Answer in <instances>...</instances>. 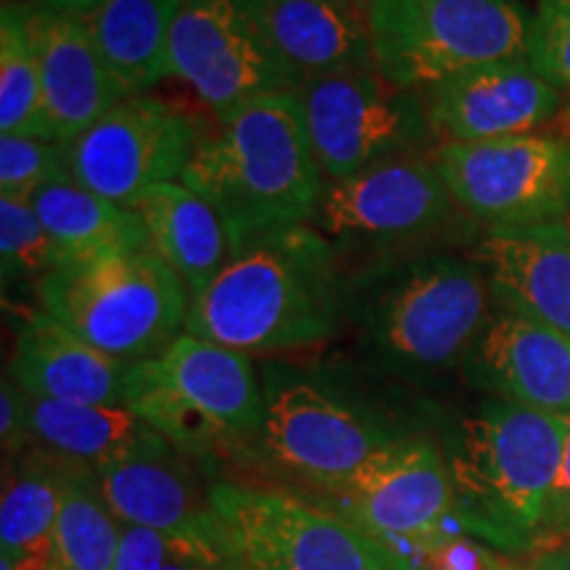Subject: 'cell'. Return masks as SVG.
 Returning a JSON list of instances; mask_svg holds the SVG:
<instances>
[{"instance_id":"obj_25","label":"cell","mask_w":570,"mask_h":570,"mask_svg":"<svg viewBox=\"0 0 570 570\" xmlns=\"http://www.w3.org/2000/svg\"><path fill=\"white\" fill-rule=\"evenodd\" d=\"M183 0H106L82 19L125 96H146L169 77V35Z\"/></svg>"},{"instance_id":"obj_3","label":"cell","mask_w":570,"mask_h":570,"mask_svg":"<svg viewBox=\"0 0 570 570\" xmlns=\"http://www.w3.org/2000/svg\"><path fill=\"white\" fill-rule=\"evenodd\" d=\"M566 433V417L504 399H489L462 417L444 452L458 529L504 552L537 547Z\"/></svg>"},{"instance_id":"obj_34","label":"cell","mask_w":570,"mask_h":570,"mask_svg":"<svg viewBox=\"0 0 570 570\" xmlns=\"http://www.w3.org/2000/svg\"><path fill=\"white\" fill-rule=\"evenodd\" d=\"M428 570H508L504 560L481 539L441 537L425 547Z\"/></svg>"},{"instance_id":"obj_10","label":"cell","mask_w":570,"mask_h":570,"mask_svg":"<svg viewBox=\"0 0 570 570\" xmlns=\"http://www.w3.org/2000/svg\"><path fill=\"white\" fill-rule=\"evenodd\" d=\"M169 77L219 122L256 98L294 90L269 35L267 0H183L169 35Z\"/></svg>"},{"instance_id":"obj_6","label":"cell","mask_w":570,"mask_h":570,"mask_svg":"<svg viewBox=\"0 0 570 570\" xmlns=\"http://www.w3.org/2000/svg\"><path fill=\"white\" fill-rule=\"evenodd\" d=\"M127 407L180 452L202 458L252 441L265 394L248 354L183 333L156 360L135 362Z\"/></svg>"},{"instance_id":"obj_24","label":"cell","mask_w":570,"mask_h":570,"mask_svg":"<svg viewBox=\"0 0 570 570\" xmlns=\"http://www.w3.org/2000/svg\"><path fill=\"white\" fill-rule=\"evenodd\" d=\"M11 460L0 499V562L13 570H48L63 491L80 462L59 458L38 444Z\"/></svg>"},{"instance_id":"obj_12","label":"cell","mask_w":570,"mask_h":570,"mask_svg":"<svg viewBox=\"0 0 570 570\" xmlns=\"http://www.w3.org/2000/svg\"><path fill=\"white\" fill-rule=\"evenodd\" d=\"M325 180H344L431 135L420 92L389 82L377 67L315 77L294 90Z\"/></svg>"},{"instance_id":"obj_41","label":"cell","mask_w":570,"mask_h":570,"mask_svg":"<svg viewBox=\"0 0 570 570\" xmlns=\"http://www.w3.org/2000/svg\"><path fill=\"white\" fill-rule=\"evenodd\" d=\"M202 570H252V568H246L244 562L235 560V558H230V554L225 552L223 558H217V560H209V562H206V566H204Z\"/></svg>"},{"instance_id":"obj_17","label":"cell","mask_w":570,"mask_h":570,"mask_svg":"<svg viewBox=\"0 0 570 570\" xmlns=\"http://www.w3.org/2000/svg\"><path fill=\"white\" fill-rule=\"evenodd\" d=\"M462 365L494 399L570 417V338L550 325L494 304Z\"/></svg>"},{"instance_id":"obj_26","label":"cell","mask_w":570,"mask_h":570,"mask_svg":"<svg viewBox=\"0 0 570 570\" xmlns=\"http://www.w3.org/2000/svg\"><path fill=\"white\" fill-rule=\"evenodd\" d=\"M30 420L32 444L90 470L169 444L156 428L122 404L48 402L30 396Z\"/></svg>"},{"instance_id":"obj_18","label":"cell","mask_w":570,"mask_h":570,"mask_svg":"<svg viewBox=\"0 0 570 570\" xmlns=\"http://www.w3.org/2000/svg\"><path fill=\"white\" fill-rule=\"evenodd\" d=\"M24 13L40 67L38 138L67 146L127 96L104 67L82 19L40 6Z\"/></svg>"},{"instance_id":"obj_4","label":"cell","mask_w":570,"mask_h":570,"mask_svg":"<svg viewBox=\"0 0 570 570\" xmlns=\"http://www.w3.org/2000/svg\"><path fill=\"white\" fill-rule=\"evenodd\" d=\"M40 312L125 362H148L185 333L190 291L151 248L61 262L38 283Z\"/></svg>"},{"instance_id":"obj_44","label":"cell","mask_w":570,"mask_h":570,"mask_svg":"<svg viewBox=\"0 0 570 570\" xmlns=\"http://www.w3.org/2000/svg\"><path fill=\"white\" fill-rule=\"evenodd\" d=\"M566 225H568V233H570V214L566 217Z\"/></svg>"},{"instance_id":"obj_16","label":"cell","mask_w":570,"mask_h":570,"mask_svg":"<svg viewBox=\"0 0 570 570\" xmlns=\"http://www.w3.org/2000/svg\"><path fill=\"white\" fill-rule=\"evenodd\" d=\"M420 98L441 142H483L544 132L566 114L568 96L523 56L460 71Z\"/></svg>"},{"instance_id":"obj_30","label":"cell","mask_w":570,"mask_h":570,"mask_svg":"<svg viewBox=\"0 0 570 570\" xmlns=\"http://www.w3.org/2000/svg\"><path fill=\"white\" fill-rule=\"evenodd\" d=\"M61 265L53 238L42 227L30 202L0 196V273L3 285L19 281L40 283Z\"/></svg>"},{"instance_id":"obj_40","label":"cell","mask_w":570,"mask_h":570,"mask_svg":"<svg viewBox=\"0 0 570 570\" xmlns=\"http://www.w3.org/2000/svg\"><path fill=\"white\" fill-rule=\"evenodd\" d=\"M225 550H209V552H196V554H185V558H177L164 566L161 570H202L209 560L223 558Z\"/></svg>"},{"instance_id":"obj_13","label":"cell","mask_w":570,"mask_h":570,"mask_svg":"<svg viewBox=\"0 0 570 570\" xmlns=\"http://www.w3.org/2000/svg\"><path fill=\"white\" fill-rule=\"evenodd\" d=\"M202 146L194 122L151 96H127L63 146L67 173L106 202L127 206L161 183L183 180Z\"/></svg>"},{"instance_id":"obj_11","label":"cell","mask_w":570,"mask_h":570,"mask_svg":"<svg viewBox=\"0 0 570 570\" xmlns=\"http://www.w3.org/2000/svg\"><path fill=\"white\" fill-rule=\"evenodd\" d=\"M431 159L458 209L487 223L489 230L552 223L570 214L568 135L439 142Z\"/></svg>"},{"instance_id":"obj_8","label":"cell","mask_w":570,"mask_h":570,"mask_svg":"<svg viewBox=\"0 0 570 570\" xmlns=\"http://www.w3.org/2000/svg\"><path fill=\"white\" fill-rule=\"evenodd\" d=\"M223 550L252 570H417L356 520L291 494L212 483Z\"/></svg>"},{"instance_id":"obj_33","label":"cell","mask_w":570,"mask_h":570,"mask_svg":"<svg viewBox=\"0 0 570 570\" xmlns=\"http://www.w3.org/2000/svg\"><path fill=\"white\" fill-rule=\"evenodd\" d=\"M529 59L570 98V0H537Z\"/></svg>"},{"instance_id":"obj_29","label":"cell","mask_w":570,"mask_h":570,"mask_svg":"<svg viewBox=\"0 0 570 570\" xmlns=\"http://www.w3.org/2000/svg\"><path fill=\"white\" fill-rule=\"evenodd\" d=\"M27 9L0 13V135H38L42 90Z\"/></svg>"},{"instance_id":"obj_19","label":"cell","mask_w":570,"mask_h":570,"mask_svg":"<svg viewBox=\"0 0 570 570\" xmlns=\"http://www.w3.org/2000/svg\"><path fill=\"white\" fill-rule=\"evenodd\" d=\"M494 304L570 338V233L566 219L491 227L475 248Z\"/></svg>"},{"instance_id":"obj_2","label":"cell","mask_w":570,"mask_h":570,"mask_svg":"<svg viewBox=\"0 0 570 570\" xmlns=\"http://www.w3.org/2000/svg\"><path fill=\"white\" fill-rule=\"evenodd\" d=\"M183 183L223 217L230 254L262 235L309 225L325 190L296 92L240 106L202 140Z\"/></svg>"},{"instance_id":"obj_32","label":"cell","mask_w":570,"mask_h":570,"mask_svg":"<svg viewBox=\"0 0 570 570\" xmlns=\"http://www.w3.org/2000/svg\"><path fill=\"white\" fill-rule=\"evenodd\" d=\"M223 550L217 529L212 525L194 531H156L140 525H125L122 544L111 570H161L185 554Z\"/></svg>"},{"instance_id":"obj_43","label":"cell","mask_w":570,"mask_h":570,"mask_svg":"<svg viewBox=\"0 0 570 570\" xmlns=\"http://www.w3.org/2000/svg\"><path fill=\"white\" fill-rule=\"evenodd\" d=\"M0 570H13L11 566H6V562H0Z\"/></svg>"},{"instance_id":"obj_27","label":"cell","mask_w":570,"mask_h":570,"mask_svg":"<svg viewBox=\"0 0 570 570\" xmlns=\"http://www.w3.org/2000/svg\"><path fill=\"white\" fill-rule=\"evenodd\" d=\"M30 204L59 248L61 262L148 248V233L138 214L82 188L69 173L40 188Z\"/></svg>"},{"instance_id":"obj_9","label":"cell","mask_w":570,"mask_h":570,"mask_svg":"<svg viewBox=\"0 0 570 570\" xmlns=\"http://www.w3.org/2000/svg\"><path fill=\"white\" fill-rule=\"evenodd\" d=\"M262 394L265 412L252 439L262 458L325 489L341 487L402 439L370 410L285 367H267Z\"/></svg>"},{"instance_id":"obj_31","label":"cell","mask_w":570,"mask_h":570,"mask_svg":"<svg viewBox=\"0 0 570 570\" xmlns=\"http://www.w3.org/2000/svg\"><path fill=\"white\" fill-rule=\"evenodd\" d=\"M61 175H67V156L59 142L38 135H0V196L30 202Z\"/></svg>"},{"instance_id":"obj_37","label":"cell","mask_w":570,"mask_h":570,"mask_svg":"<svg viewBox=\"0 0 570 570\" xmlns=\"http://www.w3.org/2000/svg\"><path fill=\"white\" fill-rule=\"evenodd\" d=\"M570 541V508L566 512H560L558 518L547 520L544 529L539 533V541H537V550H550V547H558V544H566Z\"/></svg>"},{"instance_id":"obj_7","label":"cell","mask_w":570,"mask_h":570,"mask_svg":"<svg viewBox=\"0 0 570 570\" xmlns=\"http://www.w3.org/2000/svg\"><path fill=\"white\" fill-rule=\"evenodd\" d=\"M375 67L396 88L423 92L483 63L529 56L531 17L520 0H367Z\"/></svg>"},{"instance_id":"obj_35","label":"cell","mask_w":570,"mask_h":570,"mask_svg":"<svg viewBox=\"0 0 570 570\" xmlns=\"http://www.w3.org/2000/svg\"><path fill=\"white\" fill-rule=\"evenodd\" d=\"M0 444L6 458H17L32 446L30 394L13 381L9 370L0 383Z\"/></svg>"},{"instance_id":"obj_36","label":"cell","mask_w":570,"mask_h":570,"mask_svg":"<svg viewBox=\"0 0 570 570\" xmlns=\"http://www.w3.org/2000/svg\"><path fill=\"white\" fill-rule=\"evenodd\" d=\"M568 420V433H566V452H562V468H560V479L558 487H554L552 494V504H550V515L547 520L558 518L560 512H566L570 508V417ZM544 520V523H547Z\"/></svg>"},{"instance_id":"obj_21","label":"cell","mask_w":570,"mask_h":570,"mask_svg":"<svg viewBox=\"0 0 570 570\" xmlns=\"http://www.w3.org/2000/svg\"><path fill=\"white\" fill-rule=\"evenodd\" d=\"M175 444H161L92 470L106 508L122 525L156 531H194L212 525V487Z\"/></svg>"},{"instance_id":"obj_5","label":"cell","mask_w":570,"mask_h":570,"mask_svg":"<svg viewBox=\"0 0 570 570\" xmlns=\"http://www.w3.org/2000/svg\"><path fill=\"white\" fill-rule=\"evenodd\" d=\"M365 333L386 365L433 373L465 362L494 309L479 262L423 256L367 281Z\"/></svg>"},{"instance_id":"obj_15","label":"cell","mask_w":570,"mask_h":570,"mask_svg":"<svg viewBox=\"0 0 570 570\" xmlns=\"http://www.w3.org/2000/svg\"><path fill=\"white\" fill-rule=\"evenodd\" d=\"M331 491L338 497L341 515L391 544L428 547L446 537V520H454L446 458L423 439L402 436Z\"/></svg>"},{"instance_id":"obj_20","label":"cell","mask_w":570,"mask_h":570,"mask_svg":"<svg viewBox=\"0 0 570 570\" xmlns=\"http://www.w3.org/2000/svg\"><path fill=\"white\" fill-rule=\"evenodd\" d=\"M132 370L38 312L19 331L9 373L35 399L127 407Z\"/></svg>"},{"instance_id":"obj_28","label":"cell","mask_w":570,"mask_h":570,"mask_svg":"<svg viewBox=\"0 0 570 570\" xmlns=\"http://www.w3.org/2000/svg\"><path fill=\"white\" fill-rule=\"evenodd\" d=\"M125 525L106 508L90 468L71 470L48 570H111Z\"/></svg>"},{"instance_id":"obj_1","label":"cell","mask_w":570,"mask_h":570,"mask_svg":"<svg viewBox=\"0 0 570 570\" xmlns=\"http://www.w3.org/2000/svg\"><path fill=\"white\" fill-rule=\"evenodd\" d=\"M346 285L336 246L312 225L252 240L190 298L185 333L235 352H291L336 333Z\"/></svg>"},{"instance_id":"obj_38","label":"cell","mask_w":570,"mask_h":570,"mask_svg":"<svg viewBox=\"0 0 570 570\" xmlns=\"http://www.w3.org/2000/svg\"><path fill=\"white\" fill-rule=\"evenodd\" d=\"M106 0H38L40 9L53 11V13H67V17L85 19L92 11H98Z\"/></svg>"},{"instance_id":"obj_22","label":"cell","mask_w":570,"mask_h":570,"mask_svg":"<svg viewBox=\"0 0 570 570\" xmlns=\"http://www.w3.org/2000/svg\"><path fill=\"white\" fill-rule=\"evenodd\" d=\"M267 21L294 90L315 77L375 67L367 0H267Z\"/></svg>"},{"instance_id":"obj_14","label":"cell","mask_w":570,"mask_h":570,"mask_svg":"<svg viewBox=\"0 0 570 570\" xmlns=\"http://www.w3.org/2000/svg\"><path fill=\"white\" fill-rule=\"evenodd\" d=\"M454 206L433 159L402 154L344 180H325L309 225L333 246L391 248L433 235Z\"/></svg>"},{"instance_id":"obj_42","label":"cell","mask_w":570,"mask_h":570,"mask_svg":"<svg viewBox=\"0 0 570 570\" xmlns=\"http://www.w3.org/2000/svg\"><path fill=\"white\" fill-rule=\"evenodd\" d=\"M38 0H3V9H32Z\"/></svg>"},{"instance_id":"obj_39","label":"cell","mask_w":570,"mask_h":570,"mask_svg":"<svg viewBox=\"0 0 570 570\" xmlns=\"http://www.w3.org/2000/svg\"><path fill=\"white\" fill-rule=\"evenodd\" d=\"M531 570H570V541L539 552L531 560Z\"/></svg>"},{"instance_id":"obj_23","label":"cell","mask_w":570,"mask_h":570,"mask_svg":"<svg viewBox=\"0 0 570 570\" xmlns=\"http://www.w3.org/2000/svg\"><path fill=\"white\" fill-rule=\"evenodd\" d=\"M130 209L148 233V248L185 283L190 298L209 288L230 259L223 217L183 180L161 183L135 198Z\"/></svg>"}]
</instances>
